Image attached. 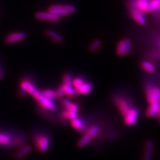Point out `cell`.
Returning <instances> with one entry per match:
<instances>
[{
	"instance_id": "6da1fadb",
	"label": "cell",
	"mask_w": 160,
	"mask_h": 160,
	"mask_svg": "<svg viewBox=\"0 0 160 160\" xmlns=\"http://www.w3.org/2000/svg\"><path fill=\"white\" fill-rule=\"evenodd\" d=\"M49 12L57 16H66L76 12V8L72 5H54L49 8Z\"/></svg>"
},
{
	"instance_id": "7a4b0ae2",
	"label": "cell",
	"mask_w": 160,
	"mask_h": 160,
	"mask_svg": "<svg viewBox=\"0 0 160 160\" xmlns=\"http://www.w3.org/2000/svg\"><path fill=\"white\" fill-rule=\"evenodd\" d=\"M33 142L38 151L41 153H44L49 149L51 139L47 135L38 134L35 136Z\"/></svg>"
},
{
	"instance_id": "3957f363",
	"label": "cell",
	"mask_w": 160,
	"mask_h": 160,
	"mask_svg": "<svg viewBox=\"0 0 160 160\" xmlns=\"http://www.w3.org/2000/svg\"><path fill=\"white\" fill-rule=\"evenodd\" d=\"M35 99L37 100L40 106L44 109L50 110V111H53V110L56 109V104L52 102V100L43 97L42 95L40 93V92L37 95V96L35 98Z\"/></svg>"
},
{
	"instance_id": "277c9868",
	"label": "cell",
	"mask_w": 160,
	"mask_h": 160,
	"mask_svg": "<svg viewBox=\"0 0 160 160\" xmlns=\"http://www.w3.org/2000/svg\"><path fill=\"white\" fill-rule=\"evenodd\" d=\"M146 97L149 103L159 102V89L156 87L149 86L146 89Z\"/></svg>"
},
{
	"instance_id": "5b68a950",
	"label": "cell",
	"mask_w": 160,
	"mask_h": 160,
	"mask_svg": "<svg viewBox=\"0 0 160 160\" xmlns=\"http://www.w3.org/2000/svg\"><path fill=\"white\" fill-rule=\"evenodd\" d=\"M21 89L23 90L26 93H28L34 98L39 93V92L36 88V87L33 86V84L32 82L28 81V80H23V81L22 82Z\"/></svg>"
},
{
	"instance_id": "8992f818",
	"label": "cell",
	"mask_w": 160,
	"mask_h": 160,
	"mask_svg": "<svg viewBox=\"0 0 160 160\" xmlns=\"http://www.w3.org/2000/svg\"><path fill=\"white\" fill-rule=\"evenodd\" d=\"M36 17L39 20H43V21H48L51 22H57L59 19V17L50 12H38L36 14Z\"/></svg>"
},
{
	"instance_id": "52a82bcc",
	"label": "cell",
	"mask_w": 160,
	"mask_h": 160,
	"mask_svg": "<svg viewBox=\"0 0 160 160\" xmlns=\"http://www.w3.org/2000/svg\"><path fill=\"white\" fill-rule=\"evenodd\" d=\"M138 111L136 108H131L128 113L124 116V120L126 124L129 126H132L135 124L138 119Z\"/></svg>"
},
{
	"instance_id": "ba28073f",
	"label": "cell",
	"mask_w": 160,
	"mask_h": 160,
	"mask_svg": "<svg viewBox=\"0 0 160 160\" xmlns=\"http://www.w3.org/2000/svg\"><path fill=\"white\" fill-rule=\"evenodd\" d=\"M26 38V34L24 32H15L9 34L6 38V42L8 44H12L21 42Z\"/></svg>"
},
{
	"instance_id": "9c48e42d",
	"label": "cell",
	"mask_w": 160,
	"mask_h": 160,
	"mask_svg": "<svg viewBox=\"0 0 160 160\" xmlns=\"http://www.w3.org/2000/svg\"><path fill=\"white\" fill-rule=\"evenodd\" d=\"M116 103L120 112L122 113L123 116L128 113L129 110L132 108L126 100H125L124 99L121 98H118L116 99Z\"/></svg>"
},
{
	"instance_id": "30bf717a",
	"label": "cell",
	"mask_w": 160,
	"mask_h": 160,
	"mask_svg": "<svg viewBox=\"0 0 160 160\" xmlns=\"http://www.w3.org/2000/svg\"><path fill=\"white\" fill-rule=\"evenodd\" d=\"M131 16H132L135 21L139 25H141V26H143V25L146 24V18L143 16V13L138 11V9L132 8L131 9Z\"/></svg>"
},
{
	"instance_id": "8fae6325",
	"label": "cell",
	"mask_w": 160,
	"mask_h": 160,
	"mask_svg": "<svg viewBox=\"0 0 160 160\" xmlns=\"http://www.w3.org/2000/svg\"><path fill=\"white\" fill-rule=\"evenodd\" d=\"M153 143L152 140H148L145 146V151L142 160H152Z\"/></svg>"
},
{
	"instance_id": "7c38bea8",
	"label": "cell",
	"mask_w": 160,
	"mask_h": 160,
	"mask_svg": "<svg viewBox=\"0 0 160 160\" xmlns=\"http://www.w3.org/2000/svg\"><path fill=\"white\" fill-rule=\"evenodd\" d=\"M159 112V102L151 103L146 111V116L148 118H153L156 116Z\"/></svg>"
},
{
	"instance_id": "4fadbf2b",
	"label": "cell",
	"mask_w": 160,
	"mask_h": 160,
	"mask_svg": "<svg viewBox=\"0 0 160 160\" xmlns=\"http://www.w3.org/2000/svg\"><path fill=\"white\" fill-rule=\"evenodd\" d=\"M149 5L148 0H136L133 8L138 9V11L142 13L148 12V8Z\"/></svg>"
},
{
	"instance_id": "5bb4252c",
	"label": "cell",
	"mask_w": 160,
	"mask_h": 160,
	"mask_svg": "<svg viewBox=\"0 0 160 160\" xmlns=\"http://www.w3.org/2000/svg\"><path fill=\"white\" fill-rule=\"evenodd\" d=\"M92 90V86L91 84L88 83H83L81 86L76 88L75 91L76 93H79V94H87L89 92H91Z\"/></svg>"
},
{
	"instance_id": "9a60e30c",
	"label": "cell",
	"mask_w": 160,
	"mask_h": 160,
	"mask_svg": "<svg viewBox=\"0 0 160 160\" xmlns=\"http://www.w3.org/2000/svg\"><path fill=\"white\" fill-rule=\"evenodd\" d=\"M32 146H29V145H27V146H23L19 151L18 152L16 156V158L17 159H22V158H25L26 156L31 152L32 151Z\"/></svg>"
},
{
	"instance_id": "2e32d148",
	"label": "cell",
	"mask_w": 160,
	"mask_h": 160,
	"mask_svg": "<svg viewBox=\"0 0 160 160\" xmlns=\"http://www.w3.org/2000/svg\"><path fill=\"white\" fill-rule=\"evenodd\" d=\"M62 102H63V104L65 106V107L66 108L67 110H69V111H73V112H78L79 106L77 103H72L68 99H63Z\"/></svg>"
},
{
	"instance_id": "e0dca14e",
	"label": "cell",
	"mask_w": 160,
	"mask_h": 160,
	"mask_svg": "<svg viewBox=\"0 0 160 160\" xmlns=\"http://www.w3.org/2000/svg\"><path fill=\"white\" fill-rule=\"evenodd\" d=\"M46 33L48 36H49L52 39H53L54 41H56L58 43H61L63 41V38L61 35H59L56 32L53 31V30L48 29L47 30Z\"/></svg>"
},
{
	"instance_id": "ac0fdd59",
	"label": "cell",
	"mask_w": 160,
	"mask_h": 160,
	"mask_svg": "<svg viewBox=\"0 0 160 160\" xmlns=\"http://www.w3.org/2000/svg\"><path fill=\"white\" fill-rule=\"evenodd\" d=\"M12 139L9 135L0 132V145L7 146L12 143Z\"/></svg>"
},
{
	"instance_id": "d6986e66",
	"label": "cell",
	"mask_w": 160,
	"mask_h": 160,
	"mask_svg": "<svg viewBox=\"0 0 160 160\" xmlns=\"http://www.w3.org/2000/svg\"><path fill=\"white\" fill-rule=\"evenodd\" d=\"M92 140V138L90 137L88 133L85 134L84 136L79 139V141L78 143V146L79 148H83L91 142Z\"/></svg>"
},
{
	"instance_id": "ffe728a7",
	"label": "cell",
	"mask_w": 160,
	"mask_h": 160,
	"mask_svg": "<svg viewBox=\"0 0 160 160\" xmlns=\"http://www.w3.org/2000/svg\"><path fill=\"white\" fill-rule=\"evenodd\" d=\"M64 93L68 96H73L76 94V91L72 87V86H69V85L63 84L61 86Z\"/></svg>"
},
{
	"instance_id": "44dd1931",
	"label": "cell",
	"mask_w": 160,
	"mask_h": 160,
	"mask_svg": "<svg viewBox=\"0 0 160 160\" xmlns=\"http://www.w3.org/2000/svg\"><path fill=\"white\" fill-rule=\"evenodd\" d=\"M141 66L143 68V69H144L145 71H146L149 73H152L155 71V69H156V67L153 66V64L146 61L142 62L141 63Z\"/></svg>"
},
{
	"instance_id": "7402d4cb",
	"label": "cell",
	"mask_w": 160,
	"mask_h": 160,
	"mask_svg": "<svg viewBox=\"0 0 160 160\" xmlns=\"http://www.w3.org/2000/svg\"><path fill=\"white\" fill-rule=\"evenodd\" d=\"M40 93H41L43 97L51 100L56 98V92L52 89L43 90L42 92H40Z\"/></svg>"
},
{
	"instance_id": "603a6c76",
	"label": "cell",
	"mask_w": 160,
	"mask_h": 160,
	"mask_svg": "<svg viewBox=\"0 0 160 160\" xmlns=\"http://www.w3.org/2000/svg\"><path fill=\"white\" fill-rule=\"evenodd\" d=\"M72 125L73 128L79 130V131H82L83 129V123L82 122V120H80L78 118L72 120Z\"/></svg>"
},
{
	"instance_id": "cb8c5ba5",
	"label": "cell",
	"mask_w": 160,
	"mask_h": 160,
	"mask_svg": "<svg viewBox=\"0 0 160 160\" xmlns=\"http://www.w3.org/2000/svg\"><path fill=\"white\" fill-rule=\"evenodd\" d=\"M159 0H152V1L149 2L148 12H153L158 9L159 8Z\"/></svg>"
},
{
	"instance_id": "d4e9b609",
	"label": "cell",
	"mask_w": 160,
	"mask_h": 160,
	"mask_svg": "<svg viewBox=\"0 0 160 160\" xmlns=\"http://www.w3.org/2000/svg\"><path fill=\"white\" fill-rule=\"evenodd\" d=\"M99 132V127L98 126H96V125H95V126H93L88 130L87 133L93 139L97 136Z\"/></svg>"
},
{
	"instance_id": "484cf974",
	"label": "cell",
	"mask_w": 160,
	"mask_h": 160,
	"mask_svg": "<svg viewBox=\"0 0 160 160\" xmlns=\"http://www.w3.org/2000/svg\"><path fill=\"white\" fill-rule=\"evenodd\" d=\"M117 54L119 56H122L126 54V50H125V46L123 40L120 41L117 46Z\"/></svg>"
},
{
	"instance_id": "4316f807",
	"label": "cell",
	"mask_w": 160,
	"mask_h": 160,
	"mask_svg": "<svg viewBox=\"0 0 160 160\" xmlns=\"http://www.w3.org/2000/svg\"><path fill=\"white\" fill-rule=\"evenodd\" d=\"M77 113L76 112L69 111V110H66V112L63 113V117L66 119H70L71 120L78 118L77 117Z\"/></svg>"
},
{
	"instance_id": "83f0119b",
	"label": "cell",
	"mask_w": 160,
	"mask_h": 160,
	"mask_svg": "<svg viewBox=\"0 0 160 160\" xmlns=\"http://www.w3.org/2000/svg\"><path fill=\"white\" fill-rule=\"evenodd\" d=\"M102 43V42L100 39H96L93 42V43L91 45V46L89 48V50L92 52H96L97 50L99 48V47L101 46V45Z\"/></svg>"
},
{
	"instance_id": "f1b7e54d",
	"label": "cell",
	"mask_w": 160,
	"mask_h": 160,
	"mask_svg": "<svg viewBox=\"0 0 160 160\" xmlns=\"http://www.w3.org/2000/svg\"><path fill=\"white\" fill-rule=\"evenodd\" d=\"M124 46H125V50H126V54H129L131 51L132 48V42L129 39H125L123 40Z\"/></svg>"
},
{
	"instance_id": "f546056e",
	"label": "cell",
	"mask_w": 160,
	"mask_h": 160,
	"mask_svg": "<svg viewBox=\"0 0 160 160\" xmlns=\"http://www.w3.org/2000/svg\"><path fill=\"white\" fill-rule=\"evenodd\" d=\"M63 84L66 85H69V86H72V81L73 79L71 77V76L69 74H66L63 76Z\"/></svg>"
},
{
	"instance_id": "4dcf8cb0",
	"label": "cell",
	"mask_w": 160,
	"mask_h": 160,
	"mask_svg": "<svg viewBox=\"0 0 160 160\" xmlns=\"http://www.w3.org/2000/svg\"><path fill=\"white\" fill-rule=\"evenodd\" d=\"M83 83H84V81L83 80V79L80 78H76L75 79H73L72 81V86H73L75 88H76L79 87V86H81V85L83 84Z\"/></svg>"
},
{
	"instance_id": "1f68e13d",
	"label": "cell",
	"mask_w": 160,
	"mask_h": 160,
	"mask_svg": "<svg viewBox=\"0 0 160 160\" xmlns=\"http://www.w3.org/2000/svg\"><path fill=\"white\" fill-rule=\"evenodd\" d=\"M64 95H65V93H64V92H63V89H62V87L60 86V87L58 89L57 91L56 92V98H63V96H64Z\"/></svg>"
},
{
	"instance_id": "d6a6232c",
	"label": "cell",
	"mask_w": 160,
	"mask_h": 160,
	"mask_svg": "<svg viewBox=\"0 0 160 160\" xmlns=\"http://www.w3.org/2000/svg\"><path fill=\"white\" fill-rule=\"evenodd\" d=\"M2 73L1 72V71H0V78H2Z\"/></svg>"
}]
</instances>
